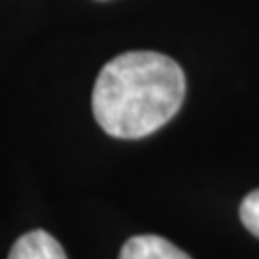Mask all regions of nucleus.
<instances>
[{
  "mask_svg": "<svg viewBox=\"0 0 259 259\" xmlns=\"http://www.w3.org/2000/svg\"><path fill=\"white\" fill-rule=\"evenodd\" d=\"M240 218L246 229L259 238V190L248 192L240 205Z\"/></svg>",
  "mask_w": 259,
  "mask_h": 259,
  "instance_id": "4",
  "label": "nucleus"
},
{
  "mask_svg": "<svg viewBox=\"0 0 259 259\" xmlns=\"http://www.w3.org/2000/svg\"><path fill=\"white\" fill-rule=\"evenodd\" d=\"M9 259H67L59 240L44 229L24 233L11 246Z\"/></svg>",
  "mask_w": 259,
  "mask_h": 259,
  "instance_id": "3",
  "label": "nucleus"
},
{
  "mask_svg": "<svg viewBox=\"0 0 259 259\" xmlns=\"http://www.w3.org/2000/svg\"><path fill=\"white\" fill-rule=\"evenodd\" d=\"M119 259H192L173 242L160 236H134L119 253Z\"/></svg>",
  "mask_w": 259,
  "mask_h": 259,
  "instance_id": "2",
  "label": "nucleus"
},
{
  "mask_svg": "<svg viewBox=\"0 0 259 259\" xmlns=\"http://www.w3.org/2000/svg\"><path fill=\"white\" fill-rule=\"evenodd\" d=\"M184 69L160 52H125L102 67L93 87V115L115 139L153 134L182 108Z\"/></svg>",
  "mask_w": 259,
  "mask_h": 259,
  "instance_id": "1",
  "label": "nucleus"
}]
</instances>
